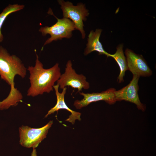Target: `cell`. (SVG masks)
<instances>
[{
  "label": "cell",
  "instance_id": "1",
  "mask_svg": "<svg viewBox=\"0 0 156 156\" xmlns=\"http://www.w3.org/2000/svg\"><path fill=\"white\" fill-rule=\"evenodd\" d=\"M27 70L19 58L15 55H10L5 48L0 46V76L11 87L8 95L1 101L5 107L15 106L22 101V95L15 87L14 80L17 75L24 78Z\"/></svg>",
  "mask_w": 156,
  "mask_h": 156
},
{
  "label": "cell",
  "instance_id": "2",
  "mask_svg": "<svg viewBox=\"0 0 156 156\" xmlns=\"http://www.w3.org/2000/svg\"><path fill=\"white\" fill-rule=\"evenodd\" d=\"M35 52L36 56L35 65L34 66H29L27 69L30 73L29 78L30 83L27 95L32 97L53 91L55 83L61 75L58 63L49 68H44L39 59L36 49Z\"/></svg>",
  "mask_w": 156,
  "mask_h": 156
},
{
  "label": "cell",
  "instance_id": "3",
  "mask_svg": "<svg viewBox=\"0 0 156 156\" xmlns=\"http://www.w3.org/2000/svg\"><path fill=\"white\" fill-rule=\"evenodd\" d=\"M47 13L53 16L57 21L50 27H41L39 28V31L43 36L47 34L51 36L44 42L43 47L53 41L61 40L64 38H70L72 36V31L75 29L74 23L70 19L64 17L58 18L54 15L51 8H49Z\"/></svg>",
  "mask_w": 156,
  "mask_h": 156
},
{
  "label": "cell",
  "instance_id": "4",
  "mask_svg": "<svg viewBox=\"0 0 156 156\" xmlns=\"http://www.w3.org/2000/svg\"><path fill=\"white\" fill-rule=\"evenodd\" d=\"M57 1L61 6L63 17L70 19L74 23L75 29L80 31L82 38L84 39L86 34L84 30L83 21L86 20V17L89 14L85 4L80 3L74 5L69 1L59 0Z\"/></svg>",
  "mask_w": 156,
  "mask_h": 156
},
{
  "label": "cell",
  "instance_id": "5",
  "mask_svg": "<svg viewBox=\"0 0 156 156\" xmlns=\"http://www.w3.org/2000/svg\"><path fill=\"white\" fill-rule=\"evenodd\" d=\"M53 124L50 120L46 125L40 128H32L22 125L19 127V144L27 148H36L47 136L49 129Z\"/></svg>",
  "mask_w": 156,
  "mask_h": 156
},
{
  "label": "cell",
  "instance_id": "6",
  "mask_svg": "<svg viewBox=\"0 0 156 156\" xmlns=\"http://www.w3.org/2000/svg\"><path fill=\"white\" fill-rule=\"evenodd\" d=\"M57 82L60 89H63L67 86H70L77 89L78 92H81L83 89L88 90L90 87L86 77L83 74H77L73 68L72 62L70 60L67 61L64 72L61 74Z\"/></svg>",
  "mask_w": 156,
  "mask_h": 156
},
{
  "label": "cell",
  "instance_id": "7",
  "mask_svg": "<svg viewBox=\"0 0 156 156\" xmlns=\"http://www.w3.org/2000/svg\"><path fill=\"white\" fill-rule=\"evenodd\" d=\"M140 77L133 75L132 79L128 85L118 90H116L114 93L116 101L124 100L133 103L139 109L144 112L146 106L140 102L138 94Z\"/></svg>",
  "mask_w": 156,
  "mask_h": 156
},
{
  "label": "cell",
  "instance_id": "8",
  "mask_svg": "<svg viewBox=\"0 0 156 156\" xmlns=\"http://www.w3.org/2000/svg\"><path fill=\"white\" fill-rule=\"evenodd\" d=\"M125 53L128 70L133 75L146 77L152 75V70L142 55L137 54L128 49H126Z\"/></svg>",
  "mask_w": 156,
  "mask_h": 156
},
{
  "label": "cell",
  "instance_id": "9",
  "mask_svg": "<svg viewBox=\"0 0 156 156\" xmlns=\"http://www.w3.org/2000/svg\"><path fill=\"white\" fill-rule=\"evenodd\" d=\"M116 90L114 88H110L101 92L86 93L79 92L80 94L83 98L80 100L75 101L73 105L76 109H81L92 103L101 101H104L109 104H114L116 102L114 93Z\"/></svg>",
  "mask_w": 156,
  "mask_h": 156
},
{
  "label": "cell",
  "instance_id": "10",
  "mask_svg": "<svg viewBox=\"0 0 156 156\" xmlns=\"http://www.w3.org/2000/svg\"><path fill=\"white\" fill-rule=\"evenodd\" d=\"M55 90L57 97V102L56 105L51 108L45 116L47 118L49 115L53 114L56 111H58L60 109H65L69 112L71 114L66 120V121L69 122L73 125L76 120H81L80 116L81 114L79 112L74 111L69 108L67 106L64 101V96L66 92L67 88L65 87L62 89L61 93L59 92V86L56 84L53 86Z\"/></svg>",
  "mask_w": 156,
  "mask_h": 156
},
{
  "label": "cell",
  "instance_id": "11",
  "mask_svg": "<svg viewBox=\"0 0 156 156\" xmlns=\"http://www.w3.org/2000/svg\"><path fill=\"white\" fill-rule=\"evenodd\" d=\"M102 30L96 29L95 31H90L88 36V42L84 54L86 55L93 51H96L99 55H103L107 57H110V54L106 51L103 48L99 38Z\"/></svg>",
  "mask_w": 156,
  "mask_h": 156
},
{
  "label": "cell",
  "instance_id": "12",
  "mask_svg": "<svg viewBox=\"0 0 156 156\" xmlns=\"http://www.w3.org/2000/svg\"><path fill=\"white\" fill-rule=\"evenodd\" d=\"M123 45L119 44L117 47L116 53L113 54H110V57L113 58L117 63L120 68V73L118 77L117 80L119 83L124 81V77L126 71L128 70L126 57L123 50Z\"/></svg>",
  "mask_w": 156,
  "mask_h": 156
},
{
  "label": "cell",
  "instance_id": "13",
  "mask_svg": "<svg viewBox=\"0 0 156 156\" xmlns=\"http://www.w3.org/2000/svg\"><path fill=\"white\" fill-rule=\"evenodd\" d=\"M25 6L24 5L18 3L9 4L0 13V43L2 42L4 39V36L1 32V29L7 17L12 13L23 9Z\"/></svg>",
  "mask_w": 156,
  "mask_h": 156
},
{
  "label": "cell",
  "instance_id": "14",
  "mask_svg": "<svg viewBox=\"0 0 156 156\" xmlns=\"http://www.w3.org/2000/svg\"><path fill=\"white\" fill-rule=\"evenodd\" d=\"M31 156H37V152L36 148H33Z\"/></svg>",
  "mask_w": 156,
  "mask_h": 156
}]
</instances>
